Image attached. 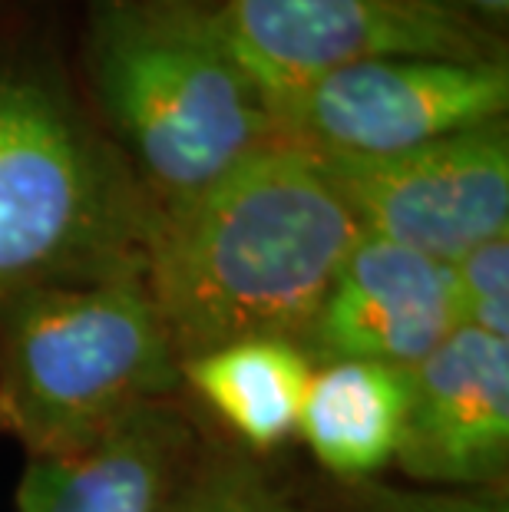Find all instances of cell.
<instances>
[{"label":"cell","mask_w":509,"mask_h":512,"mask_svg":"<svg viewBox=\"0 0 509 512\" xmlns=\"http://www.w3.org/2000/svg\"><path fill=\"white\" fill-rule=\"evenodd\" d=\"M361 235L314 152L288 139L156 212L143 281L179 364L255 337L298 344Z\"/></svg>","instance_id":"obj_1"},{"label":"cell","mask_w":509,"mask_h":512,"mask_svg":"<svg viewBox=\"0 0 509 512\" xmlns=\"http://www.w3.org/2000/svg\"><path fill=\"white\" fill-rule=\"evenodd\" d=\"M83 63L113 146L156 212L281 139L209 0H96Z\"/></svg>","instance_id":"obj_2"},{"label":"cell","mask_w":509,"mask_h":512,"mask_svg":"<svg viewBox=\"0 0 509 512\" xmlns=\"http://www.w3.org/2000/svg\"><path fill=\"white\" fill-rule=\"evenodd\" d=\"M156 205L70 93L0 63V301L34 288L143 278Z\"/></svg>","instance_id":"obj_3"},{"label":"cell","mask_w":509,"mask_h":512,"mask_svg":"<svg viewBox=\"0 0 509 512\" xmlns=\"http://www.w3.org/2000/svg\"><path fill=\"white\" fill-rule=\"evenodd\" d=\"M179 384V357L143 278L0 301V433L27 460L83 450Z\"/></svg>","instance_id":"obj_4"},{"label":"cell","mask_w":509,"mask_h":512,"mask_svg":"<svg viewBox=\"0 0 509 512\" xmlns=\"http://www.w3.org/2000/svg\"><path fill=\"white\" fill-rule=\"evenodd\" d=\"M238 63L272 116L318 76L364 60H506L493 37L440 0H225L219 4Z\"/></svg>","instance_id":"obj_5"},{"label":"cell","mask_w":509,"mask_h":512,"mask_svg":"<svg viewBox=\"0 0 509 512\" xmlns=\"http://www.w3.org/2000/svg\"><path fill=\"white\" fill-rule=\"evenodd\" d=\"M509 113L506 60H364L311 80L275 113L281 139L321 156H394Z\"/></svg>","instance_id":"obj_6"},{"label":"cell","mask_w":509,"mask_h":512,"mask_svg":"<svg viewBox=\"0 0 509 512\" xmlns=\"http://www.w3.org/2000/svg\"><path fill=\"white\" fill-rule=\"evenodd\" d=\"M364 235L457 261L509 235V123H483L394 156H321Z\"/></svg>","instance_id":"obj_7"},{"label":"cell","mask_w":509,"mask_h":512,"mask_svg":"<svg viewBox=\"0 0 509 512\" xmlns=\"http://www.w3.org/2000/svg\"><path fill=\"white\" fill-rule=\"evenodd\" d=\"M407 374L394 466L433 489H503L509 470V341L460 324Z\"/></svg>","instance_id":"obj_8"},{"label":"cell","mask_w":509,"mask_h":512,"mask_svg":"<svg viewBox=\"0 0 509 512\" xmlns=\"http://www.w3.org/2000/svg\"><path fill=\"white\" fill-rule=\"evenodd\" d=\"M460 328L447 261L361 235L301 331L311 367L361 361L414 367Z\"/></svg>","instance_id":"obj_9"},{"label":"cell","mask_w":509,"mask_h":512,"mask_svg":"<svg viewBox=\"0 0 509 512\" xmlns=\"http://www.w3.org/2000/svg\"><path fill=\"white\" fill-rule=\"evenodd\" d=\"M196 453L166 400L133 410L83 450L27 460L17 512H159Z\"/></svg>","instance_id":"obj_10"},{"label":"cell","mask_w":509,"mask_h":512,"mask_svg":"<svg viewBox=\"0 0 509 512\" xmlns=\"http://www.w3.org/2000/svg\"><path fill=\"white\" fill-rule=\"evenodd\" d=\"M407 410L404 367L341 361L314 367L298 437L324 470L348 483L394 466Z\"/></svg>","instance_id":"obj_11"},{"label":"cell","mask_w":509,"mask_h":512,"mask_svg":"<svg viewBox=\"0 0 509 512\" xmlns=\"http://www.w3.org/2000/svg\"><path fill=\"white\" fill-rule=\"evenodd\" d=\"M314 367L295 341L255 337L179 364L182 384L229 427L248 453H268L298 433Z\"/></svg>","instance_id":"obj_12"},{"label":"cell","mask_w":509,"mask_h":512,"mask_svg":"<svg viewBox=\"0 0 509 512\" xmlns=\"http://www.w3.org/2000/svg\"><path fill=\"white\" fill-rule=\"evenodd\" d=\"M159 512H305L298 496L255 453H192L186 473Z\"/></svg>","instance_id":"obj_13"},{"label":"cell","mask_w":509,"mask_h":512,"mask_svg":"<svg viewBox=\"0 0 509 512\" xmlns=\"http://www.w3.org/2000/svg\"><path fill=\"white\" fill-rule=\"evenodd\" d=\"M460 324L509 341V235L486 238L450 261Z\"/></svg>","instance_id":"obj_14"},{"label":"cell","mask_w":509,"mask_h":512,"mask_svg":"<svg viewBox=\"0 0 509 512\" xmlns=\"http://www.w3.org/2000/svg\"><path fill=\"white\" fill-rule=\"evenodd\" d=\"M338 512H509L503 489L387 486L374 479L351 483Z\"/></svg>","instance_id":"obj_15"},{"label":"cell","mask_w":509,"mask_h":512,"mask_svg":"<svg viewBox=\"0 0 509 512\" xmlns=\"http://www.w3.org/2000/svg\"><path fill=\"white\" fill-rule=\"evenodd\" d=\"M440 4H447L453 14L467 17L470 24L486 30V34L503 37L509 20V0H440Z\"/></svg>","instance_id":"obj_16"}]
</instances>
